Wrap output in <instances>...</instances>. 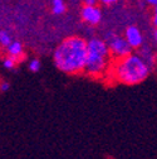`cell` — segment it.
Listing matches in <instances>:
<instances>
[{
  "instance_id": "6da1fadb",
  "label": "cell",
  "mask_w": 157,
  "mask_h": 159,
  "mask_svg": "<svg viewBox=\"0 0 157 159\" xmlns=\"http://www.w3.org/2000/svg\"><path fill=\"white\" fill-rule=\"evenodd\" d=\"M87 42L81 37H68L53 53L55 67L67 75H79L84 71Z\"/></svg>"
},
{
  "instance_id": "7a4b0ae2",
  "label": "cell",
  "mask_w": 157,
  "mask_h": 159,
  "mask_svg": "<svg viewBox=\"0 0 157 159\" xmlns=\"http://www.w3.org/2000/svg\"><path fill=\"white\" fill-rule=\"evenodd\" d=\"M151 66L138 54H129L125 58L116 59L112 66L113 78L123 85H138L150 76Z\"/></svg>"
},
{
  "instance_id": "3957f363",
  "label": "cell",
  "mask_w": 157,
  "mask_h": 159,
  "mask_svg": "<svg viewBox=\"0 0 157 159\" xmlns=\"http://www.w3.org/2000/svg\"><path fill=\"white\" fill-rule=\"evenodd\" d=\"M109 57L107 43L100 38H92L87 42V57L83 72L91 77H101L109 67Z\"/></svg>"
},
{
  "instance_id": "277c9868",
  "label": "cell",
  "mask_w": 157,
  "mask_h": 159,
  "mask_svg": "<svg viewBox=\"0 0 157 159\" xmlns=\"http://www.w3.org/2000/svg\"><path fill=\"white\" fill-rule=\"evenodd\" d=\"M106 43L108 46L111 57H113L114 59L125 58L132 53V48L129 47V44L127 43L126 39L121 35H114V34L111 35L107 39Z\"/></svg>"
},
{
  "instance_id": "5b68a950",
  "label": "cell",
  "mask_w": 157,
  "mask_h": 159,
  "mask_svg": "<svg viewBox=\"0 0 157 159\" xmlns=\"http://www.w3.org/2000/svg\"><path fill=\"white\" fill-rule=\"evenodd\" d=\"M125 39L127 41V43L129 44V47L132 49H137L140 48L143 43V37H142V33L140 32V29L134 27V25H129L127 29H126V33H125Z\"/></svg>"
},
{
  "instance_id": "8992f818",
  "label": "cell",
  "mask_w": 157,
  "mask_h": 159,
  "mask_svg": "<svg viewBox=\"0 0 157 159\" xmlns=\"http://www.w3.org/2000/svg\"><path fill=\"white\" fill-rule=\"evenodd\" d=\"M81 14H82L83 20L87 22L91 25H97L102 19V13L97 7H87V5H84V8L82 9Z\"/></svg>"
},
{
  "instance_id": "52a82bcc",
  "label": "cell",
  "mask_w": 157,
  "mask_h": 159,
  "mask_svg": "<svg viewBox=\"0 0 157 159\" xmlns=\"http://www.w3.org/2000/svg\"><path fill=\"white\" fill-rule=\"evenodd\" d=\"M6 51H8V56L15 58L16 61H19L23 54V44L18 41H13L8 47H6Z\"/></svg>"
},
{
  "instance_id": "ba28073f",
  "label": "cell",
  "mask_w": 157,
  "mask_h": 159,
  "mask_svg": "<svg viewBox=\"0 0 157 159\" xmlns=\"http://www.w3.org/2000/svg\"><path fill=\"white\" fill-rule=\"evenodd\" d=\"M13 42V39H11V35L4 30V29H0V47H3V48H6L10 43Z\"/></svg>"
},
{
  "instance_id": "9c48e42d",
  "label": "cell",
  "mask_w": 157,
  "mask_h": 159,
  "mask_svg": "<svg viewBox=\"0 0 157 159\" xmlns=\"http://www.w3.org/2000/svg\"><path fill=\"white\" fill-rule=\"evenodd\" d=\"M52 10L54 14L59 15V14H63L66 11V5H64V2L63 0H53V4H52Z\"/></svg>"
},
{
  "instance_id": "30bf717a",
  "label": "cell",
  "mask_w": 157,
  "mask_h": 159,
  "mask_svg": "<svg viewBox=\"0 0 157 159\" xmlns=\"http://www.w3.org/2000/svg\"><path fill=\"white\" fill-rule=\"evenodd\" d=\"M16 63H18V61L15 58L8 56L6 58H4V61H3V67L5 70H14L16 67Z\"/></svg>"
},
{
  "instance_id": "8fae6325",
  "label": "cell",
  "mask_w": 157,
  "mask_h": 159,
  "mask_svg": "<svg viewBox=\"0 0 157 159\" xmlns=\"http://www.w3.org/2000/svg\"><path fill=\"white\" fill-rule=\"evenodd\" d=\"M29 71L32 72H39L42 68V62H40V59H38V58H33L32 61L29 62V66H28Z\"/></svg>"
},
{
  "instance_id": "7c38bea8",
  "label": "cell",
  "mask_w": 157,
  "mask_h": 159,
  "mask_svg": "<svg viewBox=\"0 0 157 159\" xmlns=\"http://www.w3.org/2000/svg\"><path fill=\"white\" fill-rule=\"evenodd\" d=\"M9 89H10V82L9 81H5V80L0 81V91L6 92V91H9Z\"/></svg>"
},
{
  "instance_id": "4fadbf2b",
  "label": "cell",
  "mask_w": 157,
  "mask_h": 159,
  "mask_svg": "<svg viewBox=\"0 0 157 159\" xmlns=\"http://www.w3.org/2000/svg\"><path fill=\"white\" fill-rule=\"evenodd\" d=\"M152 23H153V25L157 28V5L155 7V13H153V19H152Z\"/></svg>"
},
{
  "instance_id": "5bb4252c",
  "label": "cell",
  "mask_w": 157,
  "mask_h": 159,
  "mask_svg": "<svg viewBox=\"0 0 157 159\" xmlns=\"http://www.w3.org/2000/svg\"><path fill=\"white\" fill-rule=\"evenodd\" d=\"M84 4H86L87 7H95L97 0H84Z\"/></svg>"
},
{
  "instance_id": "9a60e30c",
  "label": "cell",
  "mask_w": 157,
  "mask_h": 159,
  "mask_svg": "<svg viewBox=\"0 0 157 159\" xmlns=\"http://www.w3.org/2000/svg\"><path fill=\"white\" fill-rule=\"evenodd\" d=\"M101 2H102L103 4H107V5H108V4H113V3H116L117 0H101Z\"/></svg>"
},
{
  "instance_id": "2e32d148",
  "label": "cell",
  "mask_w": 157,
  "mask_h": 159,
  "mask_svg": "<svg viewBox=\"0 0 157 159\" xmlns=\"http://www.w3.org/2000/svg\"><path fill=\"white\" fill-rule=\"evenodd\" d=\"M146 2H147L150 5H153V7L157 5V0H146Z\"/></svg>"
},
{
  "instance_id": "e0dca14e",
  "label": "cell",
  "mask_w": 157,
  "mask_h": 159,
  "mask_svg": "<svg viewBox=\"0 0 157 159\" xmlns=\"http://www.w3.org/2000/svg\"><path fill=\"white\" fill-rule=\"evenodd\" d=\"M155 41L157 42V28H156V30H155Z\"/></svg>"
}]
</instances>
